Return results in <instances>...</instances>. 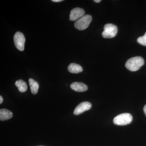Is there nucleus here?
<instances>
[{
	"mask_svg": "<svg viewBox=\"0 0 146 146\" xmlns=\"http://www.w3.org/2000/svg\"><path fill=\"white\" fill-rule=\"evenodd\" d=\"M145 61L141 56H135L129 58L126 62L125 66L128 70L132 72L138 70L144 65Z\"/></svg>",
	"mask_w": 146,
	"mask_h": 146,
	"instance_id": "f257e3e1",
	"label": "nucleus"
},
{
	"mask_svg": "<svg viewBox=\"0 0 146 146\" xmlns=\"http://www.w3.org/2000/svg\"><path fill=\"white\" fill-rule=\"evenodd\" d=\"M133 120L132 115L128 113H122L116 116L114 119L113 123L118 125H124L129 124Z\"/></svg>",
	"mask_w": 146,
	"mask_h": 146,
	"instance_id": "f03ea898",
	"label": "nucleus"
},
{
	"mask_svg": "<svg viewBox=\"0 0 146 146\" xmlns=\"http://www.w3.org/2000/svg\"><path fill=\"white\" fill-rule=\"evenodd\" d=\"M92 18L91 15H84L75 22L74 26L79 30L82 31L87 28L92 21Z\"/></svg>",
	"mask_w": 146,
	"mask_h": 146,
	"instance_id": "7ed1b4c3",
	"label": "nucleus"
},
{
	"mask_svg": "<svg viewBox=\"0 0 146 146\" xmlns=\"http://www.w3.org/2000/svg\"><path fill=\"white\" fill-rule=\"evenodd\" d=\"M117 27L112 24H107L104 26V31L102 33L104 38H112L115 37L117 33Z\"/></svg>",
	"mask_w": 146,
	"mask_h": 146,
	"instance_id": "20e7f679",
	"label": "nucleus"
},
{
	"mask_svg": "<svg viewBox=\"0 0 146 146\" xmlns=\"http://www.w3.org/2000/svg\"><path fill=\"white\" fill-rule=\"evenodd\" d=\"M13 39L16 48L19 50L23 51L25 49V38L24 34L21 32H17L14 35Z\"/></svg>",
	"mask_w": 146,
	"mask_h": 146,
	"instance_id": "39448f33",
	"label": "nucleus"
},
{
	"mask_svg": "<svg viewBox=\"0 0 146 146\" xmlns=\"http://www.w3.org/2000/svg\"><path fill=\"white\" fill-rule=\"evenodd\" d=\"M85 11L83 9L76 7L71 11L70 15V21H74L78 20L82 16H84Z\"/></svg>",
	"mask_w": 146,
	"mask_h": 146,
	"instance_id": "423d86ee",
	"label": "nucleus"
},
{
	"mask_svg": "<svg viewBox=\"0 0 146 146\" xmlns=\"http://www.w3.org/2000/svg\"><path fill=\"white\" fill-rule=\"evenodd\" d=\"M91 106L92 105L89 102H82L74 110V114L76 115H80L86 110L91 109Z\"/></svg>",
	"mask_w": 146,
	"mask_h": 146,
	"instance_id": "0eeeda50",
	"label": "nucleus"
},
{
	"mask_svg": "<svg viewBox=\"0 0 146 146\" xmlns=\"http://www.w3.org/2000/svg\"><path fill=\"white\" fill-rule=\"evenodd\" d=\"M70 87L73 90L77 92H84L88 89L87 85L82 82H73L71 84Z\"/></svg>",
	"mask_w": 146,
	"mask_h": 146,
	"instance_id": "6e6552de",
	"label": "nucleus"
},
{
	"mask_svg": "<svg viewBox=\"0 0 146 146\" xmlns=\"http://www.w3.org/2000/svg\"><path fill=\"white\" fill-rule=\"evenodd\" d=\"M12 112L10 110L6 109L0 110V120L1 121H6L11 119L13 117Z\"/></svg>",
	"mask_w": 146,
	"mask_h": 146,
	"instance_id": "1a4fd4ad",
	"label": "nucleus"
},
{
	"mask_svg": "<svg viewBox=\"0 0 146 146\" xmlns=\"http://www.w3.org/2000/svg\"><path fill=\"white\" fill-rule=\"evenodd\" d=\"M68 70L70 73L78 74L83 71V69L80 65L74 63H72L68 66Z\"/></svg>",
	"mask_w": 146,
	"mask_h": 146,
	"instance_id": "9d476101",
	"label": "nucleus"
},
{
	"mask_svg": "<svg viewBox=\"0 0 146 146\" xmlns=\"http://www.w3.org/2000/svg\"><path fill=\"white\" fill-rule=\"evenodd\" d=\"M29 82L31 93L33 94H36L38 93L39 88V84L36 81L32 78H30Z\"/></svg>",
	"mask_w": 146,
	"mask_h": 146,
	"instance_id": "9b49d317",
	"label": "nucleus"
},
{
	"mask_svg": "<svg viewBox=\"0 0 146 146\" xmlns=\"http://www.w3.org/2000/svg\"><path fill=\"white\" fill-rule=\"evenodd\" d=\"M15 84L16 86L18 87L19 91L22 93L25 92L27 89V85L26 82L22 80H17Z\"/></svg>",
	"mask_w": 146,
	"mask_h": 146,
	"instance_id": "f8f14e48",
	"label": "nucleus"
},
{
	"mask_svg": "<svg viewBox=\"0 0 146 146\" xmlns=\"http://www.w3.org/2000/svg\"><path fill=\"white\" fill-rule=\"evenodd\" d=\"M137 42L140 44L146 46V32L143 36L138 37Z\"/></svg>",
	"mask_w": 146,
	"mask_h": 146,
	"instance_id": "ddd939ff",
	"label": "nucleus"
},
{
	"mask_svg": "<svg viewBox=\"0 0 146 146\" xmlns=\"http://www.w3.org/2000/svg\"><path fill=\"white\" fill-rule=\"evenodd\" d=\"M52 1L54 2H60L63 1V0H52Z\"/></svg>",
	"mask_w": 146,
	"mask_h": 146,
	"instance_id": "4468645a",
	"label": "nucleus"
},
{
	"mask_svg": "<svg viewBox=\"0 0 146 146\" xmlns=\"http://www.w3.org/2000/svg\"><path fill=\"white\" fill-rule=\"evenodd\" d=\"M143 110L144 113H145V115L146 116V105H145L144 107Z\"/></svg>",
	"mask_w": 146,
	"mask_h": 146,
	"instance_id": "2eb2a0df",
	"label": "nucleus"
},
{
	"mask_svg": "<svg viewBox=\"0 0 146 146\" xmlns=\"http://www.w3.org/2000/svg\"><path fill=\"white\" fill-rule=\"evenodd\" d=\"M3 102V98L1 96H0V104H2Z\"/></svg>",
	"mask_w": 146,
	"mask_h": 146,
	"instance_id": "dca6fc26",
	"label": "nucleus"
},
{
	"mask_svg": "<svg viewBox=\"0 0 146 146\" xmlns=\"http://www.w3.org/2000/svg\"><path fill=\"white\" fill-rule=\"evenodd\" d=\"M94 1L97 3H98L100 2L101 1V0H94Z\"/></svg>",
	"mask_w": 146,
	"mask_h": 146,
	"instance_id": "f3484780",
	"label": "nucleus"
},
{
	"mask_svg": "<svg viewBox=\"0 0 146 146\" xmlns=\"http://www.w3.org/2000/svg\"></svg>",
	"mask_w": 146,
	"mask_h": 146,
	"instance_id": "a211bd4d",
	"label": "nucleus"
}]
</instances>
